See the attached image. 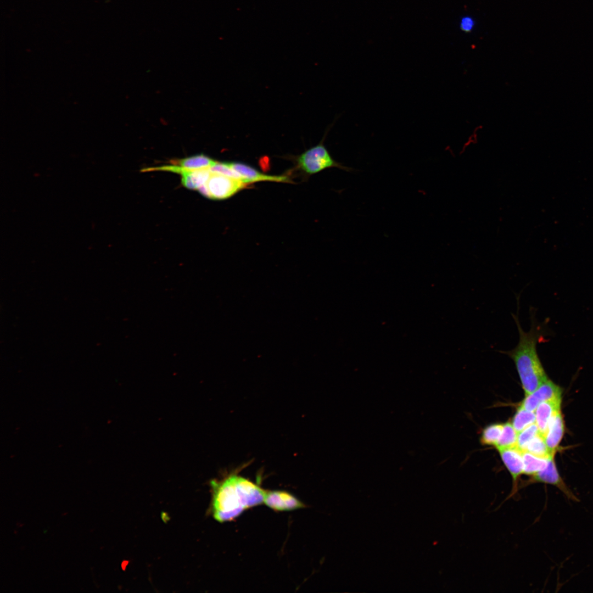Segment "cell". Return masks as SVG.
<instances>
[{"label": "cell", "mask_w": 593, "mask_h": 593, "mask_svg": "<svg viewBox=\"0 0 593 593\" xmlns=\"http://www.w3.org/2000/svg\"><path fill=\"white\" fill-rule=\"evenodd\" d=\"M410 368L418 384L419 396L430 399L456 396L492 371L481 360L424 344Z\"/></svg>", "instance_id": "6da1fadb"}, {"label": "cell", "mask_w": 593, "mask_h": 593, "mask_svg": "<svg viewBox=\"0 0 593 593\" xmlns=\"http://www.w3.org/2000/svg\"><path fill=\"white\" fill-rule=\"evenodd\" d=\"M457 331L481 354L482 361L494 369L519 362L581 365L573 351L537 350L521 345L511 337L483 325H456Z\"/></svg>", "instance_id": "7a4b0ae2"}, {"label": "cell", "mask_w": 593, "mask_h": 593, "mask_svg": "<svg viewBox=\"0 0 593 593\" xmlns=\"http://www.w3.org/2000/svg\"><path fill=\"white\" fill-rule=\"evenodd\" d=\"M433 324L409 310L401 309L363 318L344 321L343 327L356 331L368 339L388 342L418 337Z\"/></svg>", "instance_id": "3957f363"}]
</instances>
